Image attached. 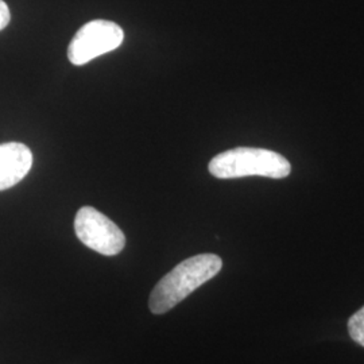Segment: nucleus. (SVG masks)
I'll return each instance as SVG.
<instances>
[{"mask_svg": "<svg viewBox=\"0 0 364 364\" xmlns=\"http://www.w3.org/2000/svg\"><path fill=\"white\" fill-rule=\"evenodd\" d=\"M221 267L223 260L215 254H200L183 260L153 289L149 299L150 311L154 314L169 312L196 289L218 275Z\"/></svg>", "mask_w": 364, "mask_h": 364, "instance_id": "f257e3e1", "label": "nucleus"}, {"mask_svg": "<svg viewBox=\"0 0 364 364\" xmlns=\"http://www.w3.org/2000/svg\"><path fill=\"white\" fill-rule=\"evenodd\" d=\"M291 171L287 158L272 150L255 147H236L213 156L209 173L220 180L242 178L248 176L285 178Z\"/></svg>", "mask_w": 364, "mask_h": 364, "instance_id": "f03ea898", "label": "nucleus"}, {"mask_svg": "<svg viewBox=\"0 0 364 364\" xmlns=\"http://www.w3.org/2000/svg\"><path fill=\"white\" fill-rule=\"evenodd\" d=\"M124 39L122 27L96 19L81 27L68 48V58L73 65H85L105 53L117 49Z\"/></svg>", "mask_w": 364, "mask_h": 364, "instance_id": "7ed1b4c3", "label": "nucleus"}, {"mask_svg": "<svg viewBox=\"0 0 364 364\" xmlns=\"http://www.w3.org/2000/svg\"><path fill=\"white\" fill-rule=\"evenodd\" d=\"M75 231L82 245L105 257L117 255L126 246L123 231L114 221L92 207L78 209Z\"/></svg>", "mask_w": 364, "mask_h": 364, "instance_id": "20e7f679", "label": "nucleus"}, {"mask_svg": "<svg viewBox=\"0 0 364 364\" xmlns=\"http://www.w3.org/2000/svg\"><path fill=\"white\" fill-rule=\"evenodd\" d=\"M31 166L33 154L26 144H0V191L10 189L22 181Z\"/></svg>", "mask_w": 364, "mask_h": 364, "instance_id": "39448f33", "label": "nucleus"}, {"mask_svg": "<svg viewBox=\"0 0 364 364\" xmlns=\"http://www.w3.org/2000/svg\"><path fill=\"white\" fill-rule=\"evenodd\" d=\"M348 332L355 343L364 347V306L351 316L348 321Z\"/></svg>", "mask_w": 364, "mask_h": 364, "instance_id": "423d86ee", "label": "nucleus"}, {"mask_svg": "<svg viewBox=\"0 0 364 364\" xmlns=\"http://www.w3.org/2000/svg\"><path fill=\"white\" fill-rule=\"evenodd\" d=\"M10 19H11V14L9 10V6L3 0H0V31L7 27L10 23Z\"/></svg>", "mask_w": 364, "mask_h": 364, "instance_id": "0eeeda50", "label": "nucleus"}]
</instances>
